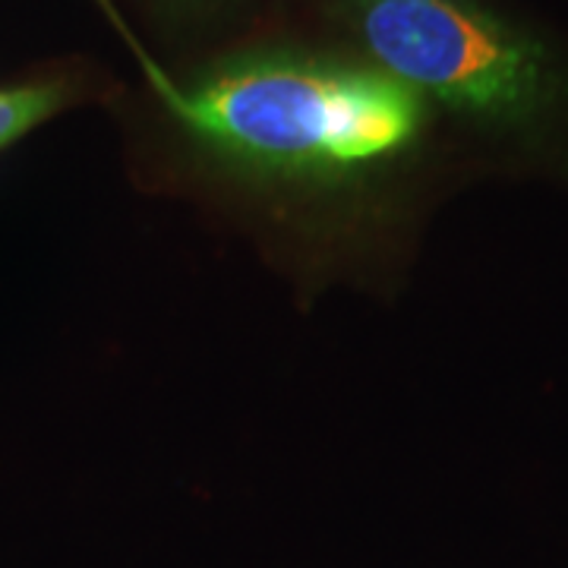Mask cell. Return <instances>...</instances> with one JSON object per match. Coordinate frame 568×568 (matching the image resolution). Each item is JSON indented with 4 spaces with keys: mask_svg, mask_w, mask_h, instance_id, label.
Returning <instances> with one entry per match:
<instances>
[{
    "mask_svg": "<svg viewBox=\"0 0 568 568\" xmlns=\"http://www.w3.org/2000/svg\"><path fill=\"white\" fill-rule=\"evenodd\" d=\"M164 108L241 174L342 186L402 159L424 130V99L376 63L304 51H246L174 80Z\"/></svg>",
    "mask_w": 568,
    "mask_h": 568,
    "instance_id": "cell-1",
    "label": "cell"
},
{
    "mask_svg": "<svg viewBox=\"0 0 568 568\" xmlns=\"http://www.w3.org/2000/svg\"><path fill=\"white\" fill-rule=\"evenodd\" d=\"M379 70L420 99L496 126L544 121L559 99L544 44L470 0H354Z\"/></svg>",
    "mask_w": 568,
    "mask_h": 568,
    "instance_id": "cell-2",
    "label": "cell"
},
{
    "mask_svg": "<svg viewBox=\"0 0 568 568\" xmlns=\"http://www.w3.org/2000/svg\"><path fill=\"white\" fill-rule=\"evenodd\" d=\"M61 82H36V85H20V89H3L0 92V149L36 130L51 114L63 108Z\"/></svg>",
    "mask_w": 568,
    "mask_h": 568,
    "instance_id": "cell-3",
    "label": "cell"
},
{
    "mask_svg": "<svg viewBox=\"0 0 568 568\" xmlns=\"http://www.w3.org/2000/svg\"><path fill=\"white\" fill-rule=\"evenodd\" d=\"M99 3H102L104 13H108V20H111V22H114V26H118V32H121V36H123V41H126V44L133 48V54L140 58L142 70H145V80L152 82V89L159 92V99H162V102H164V99H168V95L174 92V80H171L168 73H162V70L155 67V61H152V58H149V54L142 51V44H140V41H136V39H133V32L126 29V22H123V20H121V13L114 10V3H111V0H99Z\"/></svg>",
    "mask_w": 568,
    "mask_h": 568,
    "instance_id": "cell-4",
    "label": "cell"
}]
</instances>
